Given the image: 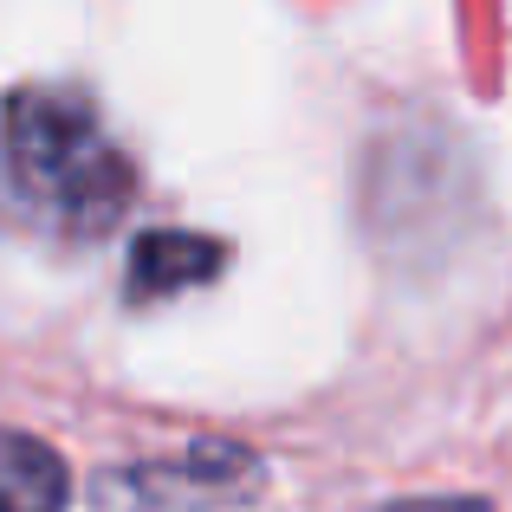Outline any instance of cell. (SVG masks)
Returning <instances> with one entry per match:
<instances>
[{"instance_id": "6da1fadb", "label": "cell", "mask_w": 512, "mask_h": 512, "mask_svg": "<svg viewBox=\"0 0 512 512\" xmlns=\"http://www.w3.org/2000/svg\"><path fill=\"white\" fill-rule=\"evenodd\" d=\"M137 201V169L72 85H20L0 104V221L52 247L104 240Z\"/></svg>"}, {"instance_id": "7a4b0ae2", "label": "cell", "mask_w": 512, "mask_h": 512, "mask_svg": "<svg viewBox=\"0 0 512 512\" xmlns=\"http://www.w3.org/2000/svg\"><path fill=\"white\" fill-rule=\"evenodd\" d=\"M266 493V461L240 441H188L156 461H130L91 480L104 512H240Z\"/></svg>"}, {"instance_id": "3957f363", "label": "cell", "mask_w": 512, "mask_h": 512, "mask_svg": "<svg viewBox=\"0 0 512 512\" xmlns=\"http://www.w3.org/2000/svg\"><path fill=\"white\" fill-rule=\"evenodd\" d=\"M227 266V247L208 234H182V227H156L130 247V299H175L188 286H208L214 273Z\"/></svg>"}, {"instance_id": "277c9868", "label": "cell", "mask_w": 512, "mask_h": 512, "mask_svg": "<svg viewBox=\"0 0 512 512\" xmlns=\"http://www.w3.org/2000/svg\"><path fill=\"white\" fill-rule=\"evenodd\" d=\"M72 506V467L26 428H0V512H65Z\"/></svg>"}, {"instance_id": "5b68a950", "label": "cell", "mask_w": 512, "mask_h": 512, "mask_svg": "<svg viewBox=\"0 0 512 512\" xmlns=\"http://www.w3.org/2000/svg\"><path fill=\"white\" fill-rule=\"evenodd\" d=\"M383 512H493V506L474 493H428V500H389Z\"/></svg>"}]
</instances>
